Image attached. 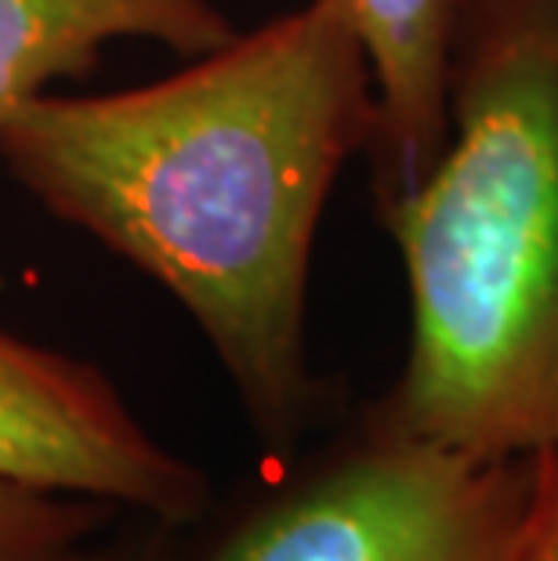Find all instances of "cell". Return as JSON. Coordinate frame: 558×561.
Returning a JSON list of instances; mask_svg holds the SVG:
<instances>
[{
	"label": "cell",
	"mask_w": 558,
	"mask_h": 561,
	"mask_svg": "<svg viewBox=\"0 0 558 561\" xmlns=\"http://www.w3.org/2000/svg\"><path fill=\"white\" fill-rule=\"evenodd\" d=\"M371 58L377 124L366 146L377 207L413 193L446 141L457 0H334Z\"/></svg>",
	"instance_id": "cell-6"
},
{
	"label": "cell",
	"mask_w": 558,
	"mask_h": 561,
	"mask_svg": "<svg viewBox=\"0 0 558 561\" xmlns=\"http://www.w3.org/2000/svg\"><path fill=\"white\" fill-rule=\"evenodd\" d=\"M121 515L105 500L0 479V561H73Z\"/></svg>",
	"instance_id": "cell-7"
},
{
	"label": "cell",
	"mask_w": 558,
	"mask_h": 561,
	"mask_svg": "<svg viewBox=\"0 0 558 561\" xmlns=\"http://www.w3.org/2000/svg\"><path fill=\"white\" fill-rule=\"evenodd\" d=\"M374 124L360 33L334 0H305L163 80L44 94L0 127V163L52 218L168 290L254 435L291 453L316 399L305 359L316 232Z\"/></svg>",
	"instance_id": "cell-1"
},
{
	"label": "cell",
	"mask_w": 558,
	"mask_h": 561,
	"mask_svg": "<svg viewBox=\"0 0 558 561\" xmlns=\"http://www.w3.org/2000/svg\"><path fill=\"white\" fill-rule=\"evenodd\" d=\"M0 479L77 493L168 529L193 525L210 482L138 421L88 359L0 327Z\"/></svg>",
	"instance_id": "cell-4"
},
{
	"label": "cell",
	"mask_w": 558,
	"mask_h": 561,
	"mask_svg": "<svg viewBox=\"0 0 558 561\" xmlns=\"http://www.w3.org/2000/svg\"><path fill=\"white\" fill-rule=\"evenodd\" d=\"M537 457H475L371 413L225 536L210 561H522Z\"/></svg>",
	"instance_id": "cell-3"
},
{
	"label": "cell",
	"mask_w": 558,
	"mask_h": 561,
	"mask_svg": "<svg viewBox=\"0 0 558 561\" xmlns=\"http://www.w3.org/2000/svg\"><path fill=\"white\" fill-rule=\"evenodd\" d=\"M236 33L215 0H0V127L58 83L94 73L121 41L200 58Z\"/></svg>",
	"instance_id": "cell-5"
},
{
	"label": "cell",
	"mask_w": 558,
	"mask_h": 561,
	"mask_svg": "<svg viewBox=\"0 0 558 561\" xmlns=\"http://www.w3.org/2000/svg\"><path fill=\"white\" fill-rule=\"evenodd\" d=\"M537 500H533L522 561H558V446L548 453H537Z\"/></svg>",
	"instance_id": "cell-8"
},
{
	"label": "cell",
	"mask_w": 558,
	"mask_h": 561,
	"mask_svg": "<svg viewBox=\"0 0 558 561\" xmlns=\"http://www.w3.org/2000/svg\"><path fill=\"white\" fill-rule=\"evenodd\" d=\"M73 561H168L160 554V536H130V540H110V533L84 547Z\"/></svg>",
	"instance_id": "cell-9"
},
{
	"label": "cell",
	"mask_w": 558,
	"mask_h": 561,
	"mask_svg": "<svg viewBox=\"0 0 558 561\" xmlns=\"http://www.w3.org/2000/svg\"><path fill=\"white\" fill-rule=\"evenodd\" d=\"M410 355L374 416L475 457L558 446V0H457L446 141L385 203Z\"/></svg>",
	"instance_id": "cell-2"
}]
</instances>
